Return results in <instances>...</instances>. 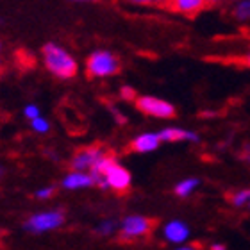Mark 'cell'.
Instances as JSON below:
<instances>
[{
  "label": "cell",
  "mask_w": 250,
  "mask_h": 250,
  "mask_svg": "<svg viewBox=\"0 0 250 250\" xmlns=\"http://www.w3.org/2000/svg\"><path fill=\"white\" fill-rule=\"evenodd\" d=\"M157 220L146 218V216H127L120 224V241L122 243H134L138 240H143L156 229Z\"/></svg>",
  "instance_id": "obj_3"
},
{
  "label": "cell",
  "mask_w": 250,
  "mask_h": 250,
  "mask_svg": "<svg viewBox=\"0 0 250 250\" xmlns=\"http://www.w3.org/2000/svg\"><path fill=\"white\" fill-rule=\"evenodd\" d=\"M23 116H25V118H29V120L36 118V116H40V107H38V105H34V104L25 105V109H23Z\"/></svg>",
  "instance_id": "obj_17"
},
{
  "label": "cell",
  "mask_w": 250,
  "mask_h": 250,
  "mask_svg": "<svg viewBox=\"0 0 250 250\" xmlns=\"http://www.w3.org/2000/svg\"><path fill=\"white\" fill-rule=\"evenodd\" d=\"M241 62H243V64H247V66H250V54H249V56H245L243 59H241Z\"/></svg>",
  "instance_id": "obj_22"
},
{
  "label": "cell",
  "mask_w": 250,
  "mask_h": 250,
  "mask_svg": "<svg viewBox=\"0 0 250 250\" xmlns=\"http://www.w3.org/2000/svg\"><path fill=\"white\" fill-rule=\"evenodd\" d=\"M232 15H234L238 20H247V18H250V0L240 2V4L234 7Z\"/></svg>",
  "instance_id": "obj_15"
},
{
  "label": "cell",
  "mask_w": 250,
  "mask_h": 250,
  "mask_svg": "<svg viewBox=\"0 0 250 250\" xmlns=\"http://www.w3.org/2000/svg\"><path fill=\"white\" fill-rule=\"evenodd\" d=\"M4 172H5V170H4V168H2V167H0V177L4 175Z\"/></svg>",
  "instance_id": "obj_25"
},
{
  "label": "cell",
  "mask_w": 250,
  "mask_h": 250,
  "mask_svg": "<svg viewBox=\"0 0 250 250\" xmlns=\"http://www.w3.org/2000/svg\"><path fill=\"white\" fill-rule=\"evenodd\" d=\"M167 9L184 16H195L208 7V0H165Z\"/></svg>",
  "instance_id": "obj_7"
},
{
  "label": "cell",
  "mask_w": 250,
  "mask_h": 250,
  "mask_svg": "<svg viewBox=\"0 0 250 250\" xmlns=\"http://www.w3.org/2000/svg\"><path fill=\"white\" fill-rule=\"evenodd\" d=\"M198 186V181L197 179H184L183 183H179L175 186V195L177 197H188V195H191L193 189Z\"/></svg>",
  "instance_id": "obj_13"
},
{
  "label": "cell",
  "mask_w": 250,
  "mask_h": 250,
  "mask_svg": "<svg viewBox=\"0 0 250 250\" xmlns=\"http://www.w3.org/2000/svg\"><path fill=\"white\" fill-rule=\"evenodd\" d=\"M31 127L34 132H38V134H47L48 130H50V124H48L47 118H43L42 115L36 116V118H32Z\"/></svg>",
  "instance_id": "obj_14"
},
{
  "label": "cell",
  "mask_w": 250,
  "mask_h": 250,
  "mask_svg": "<svg viewBox=\"0 0 250 250\" xmlns=\"http://www.w3.org/2000/svg\"><path fill=\"white\" fill-rule=\"evenodd\" d=\"M43 62L54 77L73 79L79 72V64L72 54H68L58 43H47L42 48Z\"/></svg>",
  "instance_id": "obj_1"
},
{
  "label": "cell",
  "mask_w": 250,
  "mask_h": 250,
  "mask_svg": "<svg viewBox=\"0 0 250 250\" xmlns=\"http://www.w3.org/2000/svg\"><path fill=\"white\" fill-rule=\"evenodd\" d=\"M105 152L107 150L100 145L84 146V148L75 152L73 157L70 159V170H83V172H88L89 168L97 163V159H99L100 156H104Z\"/></svg>",
  "instance_id": "obj_6"
},
{
  "label": "cell",
  "mask_w": 250,
  "mask_h": 250,
  "mask_svg": "<svg viewBox=\"0 0 250 250\" xmlns=\"http://www.w3.org/2000/svg\"><path fill=\"white\" fill-rule=\"evenodd\" d=\"M77 2H86V0H77Z\"/></svg>",
  "instance_id": "obj_28"
},
{
  "label": "cell",
  "mask_w": 250,
  "mask_h": 250,
  "mask_svg": "<svg viewBox=\"0 0 250 250\" xmlns=\"http://www.w3.org/2000/svg\"><path fill=\"white\" fill-rule=\"evenodd\" d=\"M213 249H216V250H222V249H225V247H224V245H214Z\"/></svg>",
  "instance_id": "obj_24"
},
{
  "label": "cell",
  "mask_w": 250,
  "mask_h": 250,
  "mask_svg": "<svg viewBox=\"0 0 250 250\" xmlns=\"http://www.w3.org/2000/svg\"><path fill=\"white\" fill-rule=\"evenodd\" d=\"M136 107L143 115L154 116V118H175L177 109L170 102L161 100L157 97H136Z\"/></svg>",
  "instance_id": "obj_5"
},
{
  "label": "cell",
  "mask_w": 250,
  "mask_h": 250,
  "mask_svg": "<svg viewBox=\"0 0 250 250\" xmlns=\"http://www.w3.org/2000/svg\"><path fill=\"white\" fill-rule=\"evenodd\" d=\"M188 234H189L188 225L183 224V222H177V220L170 222L165 227V238L168 241H172V243H183V241L188 240Z\"/></svg>",
  "instance_id": "obj_10"
},
{
  "label": "cell",
  "mask_w": 250,
  "mask_h": 250,
  "mask_svg": "<svg viewBox=\"0 0 250 250\" xmlns=\"http://www.w3.org/2000/svg\"><path fill=\"white\" fill-rule=\"evenodd\" d=\"M159 140L161 141H168V143H173V141H198V136L189 132V130H183V129H163L161 132H157Z\"/></svg>",
  "instance_id": "obj_11"
},
{
  "label": "cell",
  "mask_w": 250,
  "mask_h": 250,
  "mask_svg": "<svg viewBox=\"0 0 250 250\" xmlns=\"http://www.w3.org/2000/svg\"><path fill=\"white\" fill-rule=\"evenodd\" d=\"M93 184L95 179L91 177V173L83 172V170H72L61 181V186L64 189H81V188H89L93 186Z\"/></svg>",
  "instance_id": "obj_8"
},
{
  "label": "cell",
  "mask_w": 250,
  "mask_h": 250,
  "mask_svg": "<svg viewBox=\"0 0 250 250\" xmlns=\"http://www.w3.org/2000/svg\"><path fill=\"white\" fill-rule=\"evenodd\" d=\"M0 72H2V59H0Z\"/></svg>",
  "instance_id": "obj_27"
},
{
  "label": "cell",
  "mask_w": 250,
  "mask_h": 250,
  "mask_svg": "<svg viewBox=\"0 0 250 250\" xmlns=\"http://www.w3.org/2000/svg\"><path fill=\"white\" fill-rule=\"evenodd\" d=\"M132 4H165V0H129Z\"/></svg>",
  "instance_id": "obj_20"
},
{
  "label": "cell",
  "mask_w": 250,
  "mask_h": 250,
  "mask_svg": "<svg viewBox=\"0 0 250 250\" xmlns=\"http://www.w3.org/2000/svg\"><path fill=\"white\" fill-rule=\"evenodd\" d=\"M220 2H224V0H208V5H216Z\"/></svg>",
  "instance_id": "obj_23"
},
{
  "label": "cell",
  "mask_w": 250,
  "mask_h": 250,
  "mask_svg": "<svg viewBox=\"0 0 250 250\" xmlns=\"http://www.w3.org/2000/svg\"><path fill=\"white\" fill-rule=\"evenodd\" d=\"M229 198V202L236 208H250V189H241V191H236V193H230L227 195Z\"/></svg>",
  "instance_id": "obj_12"
},
{
  "label": "cell",
  "mask_w": 250,
  "mask_h": 250,
  "mask_svg": "<svg viewBox=\"0 0 250 250\" xmlns=\"http://www.w3.org/2000/svg\"><path fill=\"white\" fill-rule=\"evenodd\" d=\"M241 159L250 163V145H245V148H243V152H241Z\"/></svg>",
  "instance_id": "obj_21"
},
{
  "label": "cell",
  "mask_w": 250,
  "mask_h": 250,
  "mask_svg": "<svg viewBox=\"0 0 250 250\" xmlns=\"http://www.w3.org/2000/svg\"><path fill=\"white\" fill-rule=\"evenodd\" d=\"M120 95H122V99H125V100H136V91L132 88H129V86H124Z\"/></svg>",
  "instance_id": "obj_18"
},
{
  "label": "cell",
  "mask_w": 250,
  "mask_h": 250,
  "mask_svg": "<svg viewBox=\"0 0 250 250\" xmlns=\"http://www.w3.org/2000/svg\"><path fill=\"white\" fill-rule=\"evenodd\" d=\"M122 72L120 58L107 50H97L86 61V73L88 77H111Z\"/></svg>",
  "instance_id": "obj_2"
},
{
  "label": "cell",
  "mask_w": 250,
  "mask_h": 250,
  "mask_svg": "<svg viewBox=\"0 0 250 250\" xmlns=\"http://www.w3.org/2000/svg\"><path fill=\"white\" fill-rule=\"evenodd\" d=\"M2 50H4V43L0 42V54H2Z\"/></svg>",
  "instance_id": "obj_26"
},
{
  "label": "cell",
  "mask_w": 250,
  "mask_h": 250,
  "mask_svg": "<svg viewBox=\"0 0 250 250\" xmlns=\"http://www.w3.org/2000/svg\"><path fill=\"white\" fill-rule=\"evenodd\" d=\"M159 143H161V140H159L157 134H141L136 140H132V143L129 145V150L145 154V152L156 150L157 146H159Z\"/></svg>",
  "instance_id": "obj_9"
},
{
  "label": "cell",
  "mask_w": 250,
  "mask_h": 250,
  "mask_svg": "<svg viewBox=\"0 0 250 250\" xmlns=\"http://www.w3.org/2000/svg\"><path fill=\"white\" fill-rule=\"evenodd\" d=\"M113 230H115V224L113 222H104L99 227V234H111Z\"/></svg>",
  "instance_id": "obj_19"
},
{
  "label": "cell",
  "mask_w": 250,
  "mask_h": 250,
  "mask_svg": "<svg viewBox=\"0 0 250 250\" xmlns=\"http://www.w3.org/2000/svg\"><path fill=\"white\" fill-rule=\"evenodd\" d=\"M64 224V211L61 209H50V211H42L29 216L23 224V229L32 234H43V232H50Z\"/></svg>",
  "instance_id": "obj_4"
},
{
  "label": "cell",
  "mask_w": 250,
  "mask_h": 250,
  "mask_svg": "<svg viewBox=\"0 0 250 250\" xmlns=\"http://www.w3.org/2000/svg\"><path fill=\"white\" fill-rule=\"evenodd\" d=\"M54 193H56V188H54V186H45V188H40V189H36L34 197H36L38 200H48V198L54 197Z\"/></svg>",
  "instance_id": "obj_16"
}]
</instances>
